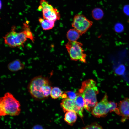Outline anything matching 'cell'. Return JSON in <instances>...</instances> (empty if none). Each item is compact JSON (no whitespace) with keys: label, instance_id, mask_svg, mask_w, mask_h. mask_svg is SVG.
Segmentation results:
<instances>
[{"label":"cell","instance_id":"3957f363","mask_svg":"<svg viewBox=\"0 0 129 129\" xmlns=\"http://www.w3.org/2000/svg\"><path fill=\"white\" fill-rule=\"evenodd\" d=\"M20 107L19 101L10 92L6 93L0 98V116H18L20 113Z\"/></svg>","mask_w":129,"mask_h":129},{"label":"cell","instance_id":"d4e9b609","mask_svg":"<svg viewBox=\"0 0 129 129\" xmlns=\"http://www.w3.org/2000/svg\"><path fill=\"white\" fill-rule=\"evenodd\" d=\"M43 10V7H42L41 5H40L38 7V10L39 11H41Z\"/></svg>","mask_w":129,"mask_h":129},{"label":"cell","instance_id":"44dd1931","mask_svg":"<svg viewBox=\"0 0 129 129\" xmlns=\"http://www.w3.org/2000/svg\"><path fill=\"white\" fill-rule=\"evenodd\" d=\"M66 94H67V98L75 100L77 95V94H76L72 91H69L67 92Z\"/></svg>","mask_w":129,"mask_h":129},{"label":"cell","instance_id":"8992f818","mask_svg":"<svg viewBox=\"0 0 129 129\" xmlns=\"http://www.w3.org/2000/svg\"><path fill=\"white\" fill-rule=\"evenodd\" d=\"M82 43L76 41H69L66 44V48L71 60L86 63V55L82 48Z\"/></svg>","mask_w":129,"mask_h":129},{"label":"cell","instance_id":"9c48e42d","mask_svg":"<svg viewBox=\"0 0 129 129\" xmlns=\"http://www.w3.org/2000/svg\"><path fill=\"white\" fill-rule=\"evenodd\" d=\"M117 108V114L121 117L122 121L129 119V98H125L120 101Z\"/></svg>","mask_w":129,"mask_h":129},{"label":"cell","instance_id":"5b68a950","mask_svg":"<svg viewBox=\"0 0 129 129\" xmlns=\"http://www.w3.org/2000/svg\"><path fill=\"white\" fill-rule=\"evenodd\" d=\"M4 43L11 47L23 46L27 38L26 31H22L17 32L15 31V27L13 26L11 30L3 37Z\"/></svg>","mask_w":129,"mask_h":129},{"label":"cell","instance_id":"603a6c76","mask_svg":"<svg viewBox=\"0 0 129 129\" xmlns=\"http://www.w3.org/2000/svg\"><path fill=\"white\" fill-rule=\"evenodd\" d=\"M123 11L124 13L127 15H129V5H125L123 8Z\"/></svg>","mask_w":129,"mask_h":129},{"label":"cell","instance_id":"4fadbf2b","mask_svg":"<svg viewBox=\"0 0 129 129\" xmlns=\"http://www.w3.org/2000/svg\"><path fill=\"white\" fill-rule=\"evenodd\" d=\"M43 29L45 30H49L53 28L55 21L48 19L40 18L39 19Z\"/></svg>","mask_w":129,"mask_h":129},{"label":"cell","instance_id":"277c9868","mask_svg":"<svg viewBox=\"0 0 129 129\" xmlns=\"http://www.w3.org/2000/svg\"><path fill=\"white\" fill-rule=\"evenodd\" d=\"M108 96L105 94L102 100L97 103L91 111V113L94 116L97 118L103 117L109 112L117 110L118 105L113 102L109 101Z\"/></svg>","mask_w":129,"mask_h":129},{"label":"cell","instance_id":"5bb4252c","mask_svg":"<svg viewBox=\"0 0 129 129\" xmlns=\"http://www.w3.org/2000/svg\"><path fill=\"white\" fill-rule=\"evenodd\" d=\"M80 34L79 32L74 28L70 29L67 32V37L69 41H76L79 38Z\"/></svg>","mask_w":129,"mask_h":129},{"label":"cell","instance_id":"cb8c5ba5","mask_svg":"<svg viewBox=\"0 0 129 129\" xmlns=\"http://www.w3.org/2000/svg\"><path fill=\"white\" fill-rule=\"evenodd\" d=\"M32 129H43V128L41 125L37 124L34 126Z\"/></svg>","mask_w":129,"mask_h":129},{"label":"cell","instance_id":"30bf717a","mask_svg":"<svg viewBox=\"0 0 129 129\" xmlns=\"http://www.w3.org/2000/svg\"><path fill=\"white\" fill-rule=\"evenodd\" d=\"M43 18L55 21L60 18V15L56 8H54L53 6L47 8L42 10Z\"/></svg>","mask_w":129,"mask_h":129},{"label":"cell","instance_id":"2e32d148","mask_svg":"<svg viewBox=\"0 0 129 129\" xmlns=\"http://www.w3.org/2000/svg\"><path fill=\"white\" fill-rule=\"evenodd\" d=\"M63 92L58 87L52 88L50 92V96L54 99H56L62 95Z\"/></svg>","mask_w":129,"mask_h":129},{"label":"cell","instance_id":"6da1fadb","mask_svg":"<svg viewBox=\"0 0 129 129\" xmlns=\"http://www.w3.org/2000/svg\"><path fill=\"white\" fill-rule=\"evenodd\" d=\"M52 88L48 78L41 75L32 78L27 87L31 96L35 99L40 100L46 99L50 95Z\"/></svg>","mask_w":129,"mask_h":129},{"label":"cell","instance_id":"ba28073f","mask_svg":"<svg viewBox=\"0 0 129 129\" xmlns=\"http://www.w3.org/2000/svg\"><path fill=\"white\" fill-rule=\"evenodd\" d=\"M60 105L64 112L69 111L75 112L81 117H83V108L78 106L76 104L75 100L66 98L62 100Z\"/></svg>","mask_w":129,"mask_h":129},{"label":"cell","instance_id":"7402d4cb","mask_svg":"<svg viewBox=\"0 0 129 129\" xmlns=\"http://www.w3.org/2000/svg\"><path fill=\"white\" fill-rule=\"evenodd\" d=\"M40 4L43 7V9L50 7L52 6L50 4L48 3V2L45 0H41Z\"/></svg>","mask_w":129,"mask_h":129},{"label":"cell","instance_id":"d6986e66","mask_svg":"<svg viewBox=\"0 0 129 129\" xmlns=\"http://www.w3.org/2000/svg\"><path fill=\"white\" fill-rule=\"evenodd\" d=\"M80 129H103L102 127L96 123H94Z\"/></svg>","mask_w":129,"mask_h":129},{"label":"cell","instance_id":"ffe728a7","mask_svg":"<svg viewBox=\"0 0 129 129\" xmlns=\"http://www.w3.org/2000/svg\"><path fill=\"white\" fill-rule=\"evenodd\" d=\"M114 30L117 33L122 32L124 30V27L121 23H118L115 25Z\"/></svg>","mask_w":129,"mask_h":129},{"label":"cell","instance_id":"7a4b0ae2","mask_svg":"<svg viewBox=\"0 0 129 129\" xmlns=\"http://www.w3.org/2000/svg\"><path fill=\"white\" fill-rule=\"evenodd\" d=\"M99 90L96 82L92 79L84 81L78 93L83 97L84 101V108L89 111H92L97 103V95Z\"/></svg>","mask_w":129,"mask_h":129},{"label":"cell","instance_id":"e0dca14e","mask_svg":"<svg viewBox=\"0 0 129 129\" xmlns=\"http://www.w3.org/2000/svg\"><path fill=\"white\" fill-rule=\"evenodd\" d=\"M22 29L25 30L27 38L29 39L33 42H34L35 40L34 37L31 31L29 25L27 23H23Z\"/></svg>","mask_w":129,"mask_h":129},{"label":"cell","instance_id":"52a82bcc","mask_svg":"<svg viewBox=\"0 0 129 129\" xmlns=\"http://www.w3.org/2000/svg\"><path fill=\"white\" fill-rule=\"evenodd\" d=\"M93 24L92 21L83 15L78 14L74 16L72 25L81 35L86 32Z\"/></svg>","mask_w":129,"mask_h":129},{"label":"cell","instance_id":"7c38bea8","mask_svg":"<svg viewBox=\"0 0 129 129\" xmlns=\"http://www.w3.org/2000/svg\"><path fill=\"white\" fill-rule=\"evenodd\" d=\"M77 113L73 111H69L66 112L64 118L65 121L68 124H72L77 119Z\"/></svg>","mask_w":129,"mask_h":129},{"label":"cell","instance_id":"8fae6325","mask_svg":"<svg viewBox=\"0 0 129 129\" xmlns=\"http://www.w3.org/2000/svg\"><path fill=\"white\" fill-rule=\"evenodd\" d=\"M24 64L19 60H15L8 65L9 70L11 72H16L23 69L24 68Z\"/></svg>","mask_w":129,"mask_h":129},{"label":"cell","instance_id":"9a60e30c","mask_svg":"<svg viewBox=\"0 0 129 129\" xmlns=\"http://www.w3.org/2000/svg\"><path fill=\"white\" fill-rule=\"evenodd\" d=\"M92 15L94 19L98 20L102 18L104 15V13L103 10L101 9L96 8L92 10Z\"/></svg>","mask_w":129,"mask_h":129},{"label":"cell","instance_id":"ac0fdd59","mask_svg":"<svg viewBox=\"0 0 129 129\" xmlns=\"http://www.w3.org/2000/svg\"><path fill=\"white\" fill-rule=\"evenodd\" d=\"M75 100L76 104L78 106L82 108H84V101L81 95L78 93L77 97Z\"/></svg>","mask_w":129,"mask_h":129}]
</instances>
